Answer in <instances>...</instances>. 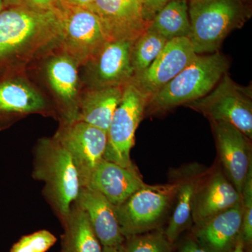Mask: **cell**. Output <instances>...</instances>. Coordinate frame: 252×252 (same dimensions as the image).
I'll list each match as a JSON object with an SVG mask.
<instances>
[{
    "mask_svg": "<svg viewBox=\"0 0 252 252\" xmlns=\"http://www.w3.org/2000/svg\"><path fill=\"white\" fill-rule=\"evenodd\" d=\"M25 3L42 9H53L59 8L58 0H24Z\"/></svg>",
    "mask_w": 252,
    "mask_h": 252,
    "instance_id": "f1b7e54d",
    "label": "cell"
},
{
    "mask_svg": "<svg viewBox=\"0 0 252 252\" xmlns=\"http://www.w3.org/2000/svg\"><path fill=\"white\" fill-rule=\"evenodd\" d=\"M175 182L164 185H145L125 202L115 207L124 238L152 231L160 225L176 193Z\"/></svg>",
    "mask_w": 252,
    "mask_h": 252,
    "instance_id": "5b68a950",
    "label": "cell"
},
{
    "mask_svg": "<svg viewBox=\"0 0 252 252\" xmlns=\"http://www.w3.org/2000/svg\"><path fill=\"white\" fill-rule=\"evenodd\" d=\"M147 29L155 32L167 41L189 37L190 23L187 0H174L167 4L154 16Z\"/></svg>",
    "mask_w": 252,
    "mask_h": 252,
    "instance_id": "603a6c76",
    "label": "cell"
},
{
    "mask_svg": "<svg viewBox=\"0 0 252 252\" xmlns=\"http://www.w3.org/2000/svg\"><path fill=\"white\" fill-rule=\"evenodd\" d=\"M206 170L197 165L191 164L180 169L175 174L176 205L171 219L165 230V238L173 243L181 233L188 227L192 219L194 197L202 177Z\"/></svg>",
    "mask_w": 252,
    "mask_h": 252,
    "instance_id": "ffe728a7",
    "label": "cell"
},
{
    "mask_svg": "<svg viewBox=\"0 0 252 252\" xmlns=\"http://www.w3.org/2000/svg\"><path fill=\"white\" fill-rule=\"evenodd\" d=\"M180 252H209L201 248L195 240H189L181 248Z\"/></svg>",
    "mask_w": 252,
    "mask_h": 252,
    "instance_id": "f546056e",
    "label": "cell"
},
{
    "mask_svg": "<svg viewBox=\"0 0 252 252\" xmlns=\"http://www.w3.org/2000/svg\"><path fill=\"white\" fill-rule=\"evenodd\" d=\"M57 238L46 230L25 235L11 249V252H46L54 246Z\"/></svg>",
    "mask_w": 252,
    "mask_h": 252,
    "instance_id": "484cf974",
    "label": "cell"
},
{
    "mask_svg": "<svg viewBox=\"0 0 252 252\" xmlns=\"http://www.w3.org/2000/svg\"><path fill=\"white\" fill-rule=\"evenodd\" d=\"M241 198L243 220L240 236L245 245H250L252 242V166L250 167L244 184Z\"/></svg>",
    "mask_w": 252,
    "mask_h": 252,
    "instance_id": "4316f807",
    "label": "cell"
},
{
    "mask_svg": "<svg viewBox=\"0 0 252 252\" xmlns=\"http://www.w3.org/2000/svg\"><path fill=\"white\" fill-rule=\"evenodd\" d=\"M226 57L219 52L197 56L183 70L147 100L145 112L156 113L201 98L228 70Z\"/></svg>",
    "mask_w": 252,
    "mask_h": 252,
    "instance_id": "3957f363",
    "label": "cell"
},
{
    "mask_svg": "<svg viewBox=\"0 0 252 252\" xmlns=\"http://www.w3.org/2000/svg\"><path fill=\"white\" fill-rule=\"evenodd\" d=\"M245 243H244L243 239L240 235L236 243H235L234 248L232 249L229 252H245Z\"/></svg>",
    "mask_w": 252,
    "mask_h": 252,
    "instance_id": "1f68e13d",
    "label": "cell"
},
{
    "mask_svg": "<svg viewBox=\"0 0 252 252\" xmlns=\"http://www.w3.org/2000/svg\"><path fill=\"white\" fill-rule=\"evenodd\" d=\"M147 98L132 81L124 86L122 100L113 115L108 131L104 159L121 166L134 167L130 151L135 131L145 112Z\"/></svg>",
    "mask_w": 252,
    "mask_h": 252,
    "instance_id": "ba28073f",
    "label": "cell"
},
{
    "mask_svg": "<svg viewBox=\"0 0 252 252\" xmlns=\"http://www.w3.org/2000/svg\"><path fill=\"white\" fill-rule=\"evenodd\" d=\"M188 37L167 41L161 53L143 72L131 81L144 96L149 98L168 84L196 58Z\"/></svg>",
    "mask_w": 252,
    "mask_h": 252,
    "instance_id": "7c38bea8",
    "label": "cell"
},
{
    "mask_svg": "<svg viewBox=\"0 0 252 252\" xmlns=\"http://www.w3.org/2000/svg\"><path fill=\"white\" fill-rule=\"evenodd\" d=\"M64 1H65V0H58V2H59V7L61 4H63V3L64 2Z\"/></svg>",
    "mask_w": 252,
    "mask_h": 252,
    "instance_id": "d590c367",
    "label": "cell"
},
{
    "mask_svg": "<svg viewBox=\"0 0 252 252\" xmlns=\"http://www.w3.org/2000/svg\"><path fill=\"white\" fill-rule=\"evenodd\" d=\"M187 105L203 113L212 122L235 126L252 140L251 89L238 85L227 73L209 94Z\"/></svg>",
    "mask_w": 252,
    "mask_h": 252,
    "instance_id": "8992f818",
    "label": "cell"
},
{
    "mask_svg": "<svg viewBox=\"0 0 252 252\" xmlns=\"http://www.w3.org/2000/svg\"><path fill=\"white\" fill-rule=\"evenodd\" d=\"M32 114L57 117L53 102L24 74L0 79V130Z\"/></svg>",
    "mask_w": 252,
    "mask_h": 252,
    "instance_id": "9c48e42d",
    "label": "cell"
},
{
    "mask_svg": "<svg viewBox=\"0 0 252 252\" xmlns=\"http://www.w3.org/2000/svg\"><path fill=\"white\" fill-rule=\"evenodd\" d=\"M44 59L43 74L59 121L77 120L81 93L79 65L58 49Z\"/></svg>",
    "mask_w": 252,
    "mask_h": 252,
    "instance_id": "30bf717a",
    "label": "cell"
},
{
    "mask_svg": "<svg viewBox=\"0 0 252 252\" xmlns=\"http://www.w3.org/2000/svg\"><path fill=\"white\" fill-rule=\"evenodd\" d=\"M60 9L63 32L57 49L84 67L109 41L108 36L98 16L89 8L62 4Z\"/></svg>",
    "mask_w": 252,
    "mask_h": 252,
    "instance_id": "52a82bcc",
    "label": "cell"
},
{
    "mask_svg": "<svg viewBox=\"0 0 252 252\" xmlns=\"http://www.w3.org/2000/svg\"><path fill=\"white\" fill-rule=\"evenodd\" d=\"M124 86L86 88L81 91L76 121L107 132L114 113L122 100Z\"/></svg>",
    "mask_w": 252,
    "mask_h": 252,
    "instance_id": "44dd1931",
    "label": "cell"
},
{
    "mask_svg": "<svg viewBox=\"0 0 252 252\" xmlns=\"http://www.w3.org/2000/svg\"><path fill=\"white\" fill-rule=\"evenodd\" d=\"M167 39L155 32L146 30L134 41L131 51V63L134 75L143 72L161 53Z\"/></svg>",
    "mask_w": 252,
    "mask_h": 252,
    "instance_id": "cb8c5ba5",
    "label": "cell"
},
{
    "mask_svg": "<svg viewBox=\"0 0 252 252\" xmlns=\"http://www.w3.org/2000/svg\"><path fill=\"white\" fill-rule=\"evenodd\" d=\"M242 201L197 225L195 241L209 252H229L240 236Z\"/></svg>",
    "mask_w": 252,
    "mask_h": 252,
    "instance_id": "ac0fdd59",
    "label": "cell"
},
{
    "mask_svg": "<svg viewBox=\"0 0 252 252\" xmlns=\"http://www.w3.org/2000/svg\"><path fill=\"white\" fill-rule=\"evenodd\" d=\"M24 0H3V2L5 6V8L9 7V6H15V5H18L22 4Z\"/></svg>",
    "mask_w": 252,
    "mask_h": 252,
    "instance_id": "836d02e7",
    "label": "cell"
},
{
    "mask_svg": "<svg viewBox=\"0 0 252 252\" xmlns=\"http://www.w3.org/2000/svg\"><path fill=\"white\" fill-rule=\"evenodd\" d=\"M241 201L240 193L223 172H206L195 192L192 219L200 224Z\"/></svg>",
    "mask_w": 252,
    "mask_h": 252,
    "instance_id": "2e32d148",
    "label": "cell"
},
{
    "mask_svg": "<svg viewBox=\"0 0 252 252\" xmlns=\"http://www.w3.org/2000/svg\"><path fill=\"white\" fill-rule=\"evenodd\" d=\"M212 124L225 175L241 196L247 175L252 166L250 139L229 124Z\"/></svg>",
    "mask_w": 252,
    "mask_h": 252,
    "instance_id": "9a60e30c",
    "label": "cell"
},
{
    "mask_svg": "<svg viewBox=\"0 0 252 252\" xmlns=\"http://www.w3.org/2000/svg\"><path fill=\"white\" fill-rule=\"evenodd\" d=\"M134 41H109L85 65L87 88L124 86L134 75L131 51Z\"/></svg>",
    "mask_w": 252,
    "mask_h": 252,
    "instance_id": "4fadbf2b",
    "label": "cell"
},
{
    "mask_svg": "<svg viewBox=\"0 0 252 252\" xmlns=\"http://www.w3.org/2000/svg\"><path fill=\"white\" fill-rule=\"evenodd\" d=\"M5 9V6L3 0H0V12Z\"/></svg>",
    "mask_w": 252,
    "mask_h": 252,
    "instance_id": "e575fe53",
    "label": "cell"
},
{
    "mask_svg": "<svg viewBox=\"0 0 252 252\" xmlns=\"http://www.w3.org/2000/svg\"><path fill=\"white\" fill-rule=\"evenodd\" d=\"M76 203L85 211L94 234L102 247L122 245V235L116 215L115 206L102 194L82 187Z\"/></svg>",
    "mask_w": 252,
    "mask_h": 252,
    "instance_id": "d6986e66",
    "label": "cell"
},
{
    "mask_svg": "<svg viewBox=\"0 0 252 252\" xmlns=\"http://www.w3.org/2000/svg\"><path fill=\"white\" fill-rule=\"evenodd\" d=\"M126 252H172L171 243L160 231H149L125 238Z\"/></svg>",
    "mask_w": 252,
    "mask_h": 252,
    "instance_id": "d4e9b609",
    "label": "cell"
},
{
    "mask_svg": "<svg viewBox=\"0 0 252 252\" xmlns=\"http://www.w3.org/2000/svg\"><path fill=\"white\" fill-rule=\"evenodd\" d=\"M174 0H143L142 2V16L144 21L150 24L152 20L165 6Z\"/></svg>",
    "mask_w": 252,
    "mask_h": 252,
    "instance_id": "83f0119b",
    "label": "cell"
},
{
    "mask_svg": "<svg viewBox=\"0 0 252 252\" xmlns=\"http://www.w3.org/2000/svg\"><path fill=\"white\" fill-rule=\"evenodd\" d=\"M189 36L195 54H213L248 16L242 0H190Z\"/></svg>",
    "mask_w": 252,
    "mask_h": 252,
    "instance_id": "277c9868",
    "label": "cell"
},
{
    "mask_svg": "<svg viewBox=\"0 0 252 252\" xmlns=\"http://www.w3.org/2000/svg\"><path fill=\"white\" fill-rule=\"evenodd\" d=\"M62 224L64 234L61 252H102L87 215L76 202Z\"/></svg>",
    "mask_w": 252,
    "mask_h": 252,
    "instance_id": "7402d4cb",
    "label": "cell"
},
{
    "mask_svg": "<svg viewBox=\"0 0 252 252\" xmlns=\"http://www.w3.org/2000/svg\"><path fill=\"white\" fill-rule=\"evenodd\" d=\"M145 185L135 167L121 166L103 158L83 187L99 192L117 207Z\"/></svg>",
    "mask_w": 252,
    "mask_h": 252,
    "instance_id": "e0dca14e",
    "label": "cell"
},
{
    "mask_svg": "<svg viewBox=\"0 0 252 252\" xmlns=\"http://www.w3.org/2000/svg\"><path fill=\"white\" fill-rule=\"evenodd\" d=\"M33 155L32 177L44 182L43 194L62 223L82 188L77 166L54 137L38 140Z\"/></svg>",
    "mask_w": 252,
    "mask_h": 252,
    "instance_id": "7a4b0ae2",
    "label": "cell"
},
{
    "mask_svg": "<svg viewBox=\"0 0 252 252\" xmlns=\"http://www.w3.org/2000/svg\"><path fill=\"white\" fill-rule=\"evenodd\" d=\"M102 252H126L124 244L112 247H102Z\"/></svg>",
    "mask_w": 252,
    "mask_h": 252,
    "instance_id": "d6a6232c",
    "label": "cell"
},
{
    "mask_svg": "<svg viewBox=\"0 0 252 252\" xmlns=\"http://www.w3.org/2000/svg\"><path fill=\"white\" fill-rule=\"evenodd\" d=\"M54 138L70 154L78 171L81 187L104 158L107 132L86 123L59 121Z\"/></svg>",
    "mask_w": 252,
    "mask_h": 252,
    "instance_id": "8fae6325",
    "label": "cell"
},
{
    "mask_svg": "<svg viewBox=\"0 0 252 252\" xmlns=\"http://www.w3.org/2000/svg\"><path fill=\"white\" fill-rule=\"evenodd\" d=\"M63 18L60 8L22 4L0 12V79L24 74L35 61L59 47Z\"/></svg>",
    "mask_w": 252,
    "mask_h": 252,
    "instance_id": "6da1fadb",
    "label": "cell"
},
{
    "mask_svg": "<svg viewBox=\"0 0 252 252\" xmlns=\"http://www.w3.org/2000/svg\"><path fill=\"white\" fill-rule=\"evenodd\" d=\"M143 0H94L91 11L98 16L109 41H135L148 24L142 16Z\"/></svg>",
    "mask_w": 252,
    "mask_h": 252,
    "instance_id": "5bb4252c",
    "label": "cell"
},
{
    "mask_svg": "<svg viewBox=\"0 0 252 252\" xmlns=\"http://www.w3.org/2000/svg\"><path fill=\"white\" fill-rule=\"evenodd\" d=\"M94 0H65L62 4L71 5L79 7L90 8ZM61 4V5H62Z\"/></svg>",
    "mask_w": 252,
    "mask_h": 252,
    "instance_id": "4dcf8cb0",
    "label": "cell"
}]
</instances>
